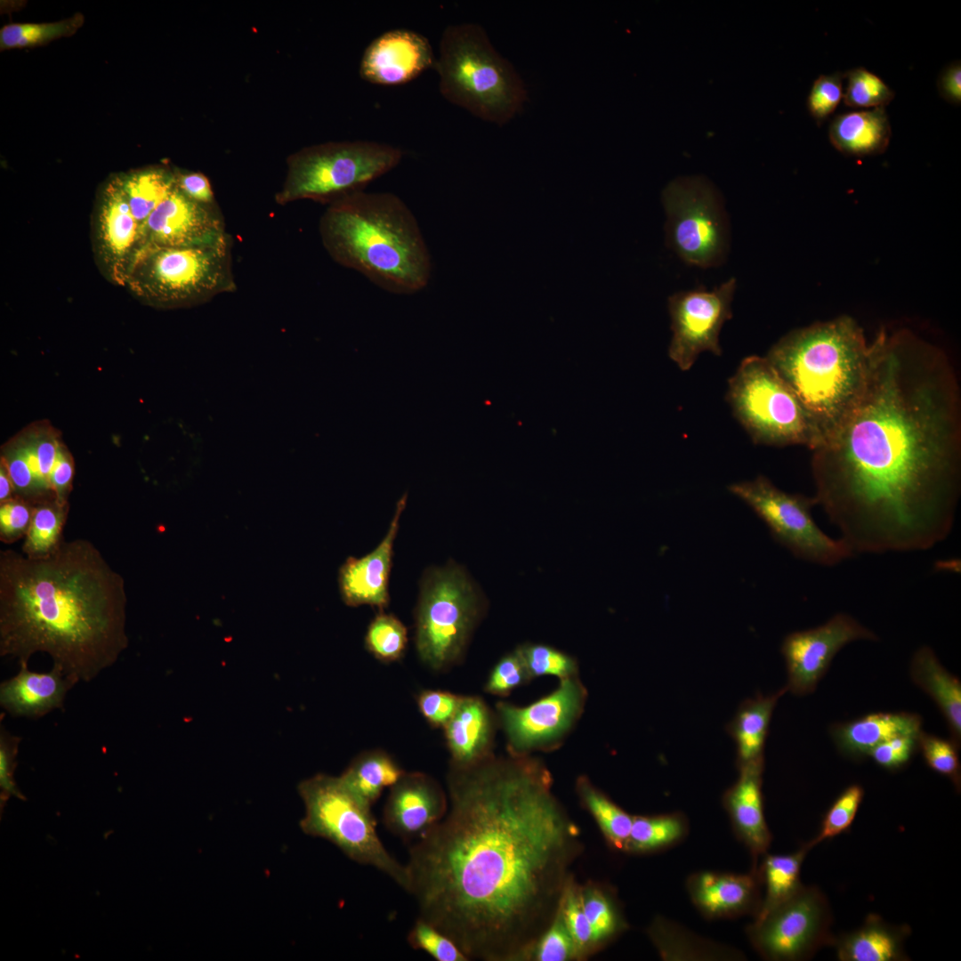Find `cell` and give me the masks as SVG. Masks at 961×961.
I'll list each match as a JSON object with an SVG mask.
<instances>
[{"label":"cell","mask_w":961,"mask_h":961,"mask_svg":"<svg viewBox=\"0 0 961 961\" xmlns=\"http://www.w3.org/2000/svg\"><path fill=\"white\" fill-rule=\"evenodd\" d=\"M447 787L445 816L406 864L418 917L469 960H529L572 877L579 828L530 755L450 764Z\"/></svg>","instance_id":"1"},{"label":"cell","mask_w":961,"mask_h":961,"mask_svg":"<svg viewBox=\"0 0 961 961\" xmlns=\"http://www.w3.org/2000/svg\"><path fill=\"white\" fill-rule=\"evenodd\" d=\"M946 351L909 328L869 343L866 385L813 449L814 498L853 553L931 549L961 492V392Z\"/></svg>","instance_id":"2"},{"label":"cell","mask_w":961,"mask_h":961,"mask_svg":"<svg viewBox=\"0 0 961 961\" xmlns=\"http://www.w3.org/2000/svg\"><path fill=\"white\" fill-rule=\"evenodd\" d=\"M125 580L89 541L61 540L30 557L0 552V655L47 653L75 686L128 646Z\"/></svg>","instance_id":"3"},{"label":"cell","mask_w":961,"mask_h":961,"mask_svg":"<svg viewBox=\"0 0 961 961\" xmlns=\"http://www.w3.org/2000/svg\"><path fill=\"white\" fill-rule=\"evenodd\" d=\"M319 231L335 262L384 290L410 295L429 282L431 257L418 223L392 193L363 190L328 205Z\"/></svg>","instance_id":"4"},{"label":"cell","mask_w":961,"mask_h":961,"mask_svg":"<svg viewBox=\"0 0 961 961\" xmlns=\"http://www.w3.org/2000/svg\"><path fill=\"white\" fill-rule=\"evenodd\" d=\"M868 356L862 329L842 316L791 331L765 357L806 411L820 446L860 400Z\"/></svg>","instance_id":"5"},{"label":"cell","mask_w":961,"mask_h":961,"mask_svg":"<svg viewBox=\"0 0 961 961\" xmlns=\"http://www.w3.org/2000/svg\"><path fill=\"white\" fill-rule=\"evenodd\" d=\"M433 69L441 95L482 120L505 125L527 101L523 81L479 24L448 26Z\"/></svg>","instance_id":"6"},{"label":"cell","mask_w":961,"mask_h":961,"mask_svg":"<svg viewBox=\"0 0 961 961\" xmlns=\"http://www.w3.org/2000/svg\"><path fill=\"white\" fill-rule=\"evenodd\" d=\"M232 239L181 247L141 249L125 287L145 304L176 309L205 303L232 293Z\"/></svg>","instance_id":"7"},{"label":"cell","mask_w":961,"mask_h":961,"mask_svg":"<svg viewBox=\"0 0 961 961\" xmlns=\"http://www.w3.org/2000/svg\"><path fill=\"white\" fill-rule=\"evenodd\" d=\"M403 151L373 141H342L304 147L287 159V174L275 195L279 205L312 200L330 205L363 191L400 164Z\"/></svg>","instance_id":"8"},{"label":"cell","mask_w":961,"mask_h":961,"mask_svg":"<svg viewBox=\"0 0 961 961\" xmlns=\"http://www.w3.org/2000/svg\"><path fill=\"white\" fill-rule=\"evenodd\" d=\"M297 789L305 807L300 820L304 834L331 842L349 859L373 867L407 891L406 865L391 855L382 843L371 805L341 776L319 773L300 782Z\"/></svg>","instance_id":"9"},{"label":"cell","mask_w":961,"mask_h":961,"mask_svg":"<svg viewBox=\"0 0 961 961\" xmlns=\"http://www.w3.org/2000/svg\"><path fill=\"white\" fill-rule=\"evenodd\" d=\"M727 400L756 444L804 445L812 450L820 444L806 411L766 357L741 361L729 380Z\"/></svg>","instance_id":"10"},{"label":"cell","mask_w":961,"mask_h":961,"mask_svg":"<svg viewBox=\"0 0 961 961\" xmlns=\"http://www.w3.org/2000/svg\"><path fill=\"white\" fill-rule=\"evenodd\" d=\"M480 613L477 593L454 563L423 576L415 610V644L421 661L444 671L462 658Z\"/></svg>","instance_id":"11"},{"label":"cell","mask_w":961,"mask_h":961,"mask_svg":"<svg viewBox=\"0 0 961 961\" xmlns=\"http://www.w3.org/2000/svg\"><path fill=\"white\" fill-rule=\"evenodd\" d=\"M731 493L747 504L766 523L772 537L795 556L822 566H834L854 554L841 538L823 532L812 517L816 499L789 494L766 477L732 484Z\"/></svg>","instance_id":"12"},{"label":"cell","mask_w":961,"mask_h":961,"mask_svg":"<svg viewBox=\"0 0 961 961\" xmlns=\"http://www.w3.org/2000/svg\"><path fill=\"white\" fill-rule=\"evenodd\" d=\"M672 248L685 262L707 268L720 263L727 249V225L721 198L699 176L680 177L663 191Z\"/></svg>","instance_id":"13"},{"label":"cell","mask_w":961,"mask_h":961,"mask_svg":"<svg viewBox=\"0 0 961 961\" xmlns=\"http://www.w3.org/2000/svg\"><path fill=\"white\" fill-rule=\"evenodd\" d=\"M829 925V906L825 896L816 887L802 885L788 900L755 917L746 933L763 958L795 961L833 942Z\"/></svg>","instance_id":"14"},{"label":"cell","mask_w":961,"mask_h":961,"mask_svg":"<svg viewBox=\"0 0 961 961\" xmlns=\"http://www.w3.org/2000/svg\"><path fill=\"white\" fill-rule=\"evenodd\" d=\"M587 691L577 675L561 680L550 694L525 706L500 701L497 717L511 755L555 749L581 716Z\"/></svg>","instance_id":"15"},{"label":"cell","mask_w":961,"mask_h":961,"mask_svg":"<svg viewBox=\"0 0 961 961\" xmlns=\"http://www.w3.org/2000/svg\"><path fill=\"white\" fill-rule=\"evenodd\" d=\"M735 289L736 279L731 278L712 290L699 288L669 297L673 336L668 354L681 370H689L703 351L722 354L719 335L732 316Z\"/></svg>","instance_id":"16"},{"label":"cell","mask_w":961,"mask_h":961,"mask_svg":"<svg viewBox=\"0 0 961 961\" xmlns=\"http://www.w3.org/2000/svg\"><path fill=\"white\" fill-rule=\"evenodd\" d=\"M95 262L110 283L125 287L141 248V230L117 178L101 190L91 217Z\"/></svg>","instance_id":"17"},{"label":"cell","mask_w":961,"mask_h":961,"mask_svg":"<svg viewBox=\"0 0 961 961\" xmlns=\"http://www.w3.org/2000/svg\"><path fill=\"white\" fill-rule=\"evenodd\" d=\"M877 636L852 616L837 613L825 624L787 635L781 645L785 658L787 690L803 696L814 691L833 658L846 644Z\"/></svg>","instance_id":"18"},{"label":"cell","mask_w":961,"mask_h":961,"mask_svg":"<svg viewBox=\"0 0 961 961\" xmlns=\"http://www.w3.org/2000/svg\"><path fill=\"white\" fill-rule=\"evenodd\" d=\"M66 445L49 421H36L23 428L1 448L2 462L11 477L15 497L32 505L57 500L52 476Z\"/></svg>","instance_id":"19"},{"label":"cell","mask_w":961,"mask_h":961,"mask_svg":"<svg viewBox=\"0 0 961 961\" xmlns=\"http://www.w3.org/2000/svg\"><path fill=\"white\" fill-rule=\"evenodd\" d=\"M229 234L219 206L197 203L174 187L141 230V249L216 243Z\"/></svg>","instance_id":"20"},{"label":"cell","mask_w":961,"mask_h":961,"mask_svg":"<svg viewBox=\"0 0 961 961\" xmlns=\"http://www.w3.org/2000/svg\"><path fill=\"white\" fill-rule=\"evenodd\" d=\"M448 794L432 777L420 771L404 772L391 787L383 822L406 842L417 841L445 816Z\"/></svg>","instance_id":"21"},{"label":"cell","mask_w":961,"mask_h":961,"mask_svg":"<svg viewBox=\"0 0 961 961\" xmlns=\"http://www.w3.org/2000/svg\"><path fill=\"white\" fill-rule=\"evenodd\" d=\"M436 56L429 40L407 28L386 31L364 50L359 75L368 83L393 86L409 83L430 68Z\"/></svg>","instance_id":"22"},{"label":"cell","mask_w":961,"mask_h":961,"mask_svg":"<svg viewBox=\"0 0 961 961\" xmlns=\"http://www.w3.org/2000/svg\"><path fill=\"white\" fill-rule=\"evenodd\" d=\"M407 500L406 492L397 502L389 529L378 545L360 558L349 557L341 566L339 589L342 599L348 606L369 605L379 611L388 606L394 540Z\"/></svg>","instance_id":"23"},{"label":"cell","mask_w":961,"mask_h":961,"mask_svg":"<svg viewBox=\"0 0 961 961\" xmlns=\"http://www.w3.org/2000/svg\"><path fill=\"white\" fill-rule=\"evenodd\" d=\"M761 886L757 865L746 874L699 871L686 880L692 904L710 920L755 917L762 903Z\"/></svg>","instance_id":"24"},{"label":"cell","mask_w":961,"mask_h":961,"mask_svg":"<svg viewBox=\"0 0 961 961\" xmlns=\"http://www.w3.org/2000/svg\"><path fill=\"white\" fill-rule=\"evenodd\" d=\"M764 759L739 767V778L723 795L722 803L737 838L747 848L757 865L766 853L771 834L767 826L762 793Z\"/></svg>","instance_id":"25"},{"label":"cell","mask_w":961,"mask_h":961,"mask_svg":"<svg viewBox=\"0 0 961 961\" xmlns=\"http://www.w3.org/2000/svg\"><path fill=\"white\" fill-rule=\"evenodd\" d=\"M19 672L1 682L0 705L15 717L37 719L63 707L68 691L74 687L61 669L35 672L21 663Z\"/></svg>","instance_id":"26"},{"label":"cell","mask_w":961,"mask_h":961,"mask_svg":"<svg viewBox=\"0 0 961 961\" xmlns=\"http://www.w3.org/2000/svg\"><path fill=\"white\" fill-rule=\"evenodd\" d=\"M497 717L477 696H462L458 707L444 726L450 764L469 766L493 754Z\"/></svg>","instance_id":"27"},{"label":"cell","mask_w":961,"mask_h":961,"mask_svg":"<svg viewBox=\"0 0 961 961\" xmlns=\"http://www.w3.org/2000/svg\"><path fill=\"white\" fill-rule=\"evenodd\" d=\"M922 719L911 713H872L859 719L836 724L832 738L838 749L850 756L868 755L876 746L900 735L921 732Z\"/></svg>","instance_id":"28"},{"label":"cell","mask_w":961,"mask_h":961,"mask_svg":"<svg viewBox=\"0 0 961 961\" xmlns=\"http://www.w3.org/2000/svg\"><path fill=\"white\" fill-rule=\"evenodd\" d=\"M892 128L884 108L851 111L836 116L828 137L841 153L867 157L883 153L888 147Z\"/></svg>","instance_id":"29"},{"label":"cell","mask_w":961,"mask_h":961,"mask_svg":"<svg viewBox=\"0 0 961 961\" xmlns=\"http://www.w3.org/2000/svg\"><path fill=\"white\" fill-rule=\"evenodd\" d=\"M913 682L940 707L957 746L961 739V683L941 664L933 650L923 646L914 654L910 665Z\"/></svg>","instance_id":"30"},{"label":"cell","mask_w":961,"mask_h":961,"mask_svg":"<svg viewBox=\"0 0 961 961\" xmlns=\"http://www.w3.org/2000/svg\"><path fill=\"white\" fill-rule=\"evenodd\" d=\"M907 933V928L893 927L870 915L859 929L832 943L842 961H900L907 959L903 949Z\"/></svg>","instance_id":"31"},{"label":"cell","mask_w":961,"mask_h":961,"mask_svg":"<svg viewBox=\"0 0 961 961\" xmlns=\"http://www.w3.org/2000/svg\"><path fill=\"white\" fill-rule=\"evenodd\" d=\"M786 686L768 696L761 694L745 699L739 706L726 730L737 748V767L764 759L763 749L775 706L787 692Z\"/></svg>","instance_id":"32"},{"label":"cell","mask_w":961,"mask_h":961,"mask_svg":"<svg viewBox=\"0 0 961 961\" xmlns=\"http://www.w3.org/2000/svg\"><path fill=\"white\" fill-rule=\"evenodd\" d=\"M648 933L665 960H740V951L703 939L663 917H656Z\"/></svg>","instance_id":"33"},{"label":"cell","mask_w":961,"mask_h":961,"mask_svg":"<svg viewBox=\"0 0 961 961\" xmlns=\"http://www.w3.org/2000/svg\"><path fill=\"white\" fill-rule=\"evenodd\" d=\"M404 772L384 751L370 750L357 755L341 778L358 796L372 805L383 790L394 785Z\"/></svg>","instance_id":"34"},{"label":"cell","mask_w":961,"mask_h":961,"mask_svg":"<svg viewBox=\"0 0 961 961\" xmlns=\"http://www.w3.org/2000/svg\"><path fill=\"white\" fill-rule=\"evenodd\" d=\"M810 850L806 843L793 853L763 854L761 864L757 865V872L762 885L765 887V894L754 918L765 915L792 897L802 887L801 868Z\"/></svg>","instance_id":"35"},{"label":"cell","mask_w":961,"mask_h":961,"mask_svg":"<svg viewBox=\"0 0 961 961\" xmlns=\"http://www.w3.org/2000/svg\"><path fill=\"white\" fill-rule=\"evenodd\" d=\"M132 214L141 230L145 222L175 185L174 172L155 166L117 175Z\"/></svg>","instance_id":"36"},{"label":"cell","mask_w":961,"mask_h":961,"mask_svg":"<svg viewBox=\"0 0 961 961\" xmlns=\"http://www.w3.org/2000/svg\"><path fill=\"white\" fill-rule=\"evenodd\" d=\"M688 832V820L684 814L678 812L633 816L625 852L649 853L666 850L682 841Z\"/></svg>","instance_id":"37"},{"label":"cell","mask_w":961,"mask_h":961,"mask_svg":"<svg viewBox=\"0 0 961 961\" xmlns=\"http://www.w3.org/2000/svg\"><path fill=\"white\" fill-rule=\"evenodd\" d=\"M576 789L583 806L593 816L608 844L614 850L626 851L633 816L585 776L577 778Z\"/></svg>","instance_id":"38"},{"label":"cell","mask_w":961,"mask_h":961,"mask_svg":"<svg viewBox=\"0 0 961 961\" xmlns=\"http://www.w3.org/2000/svg\"><path fill=\"white\" fill-rule=\"evenodd\" d=\"M582 900L594 950L617 937L627 925L617 900L597 884L582 886Z\"/></svg>","instance_id":"39"},{"label":"cell","mask_w":961,"mask_h":961,"mask_svg":"<svg viewBox=\"0 0 961 961\" xmlns=\"http://www.w3.org/2000/svg\"><path fill=\"white\" fill-rule=\"evenodd\" d=\"M69 513V503L58 500L33 505V515L25 535L23 553L38 557L51 553L62 540L61 532Z\"/></svg>","instance_id":"40"},{"label":"cell","mask_w":961,"mask_h":961,"mask_svg":"<svg viewBox=\"0 0 961 961\" xmlns=\"http://www.w3.org/2000/svg\"><path fill=\"white\" fill-rule=\"evenodd\" d=\"M83 21V16L77 14L55 22L8 24L0 30V47L5 50L44 44L71 36L82 26Z\"/></svg>","instance_id":"41"},{"label":"cell","mask_w":961,"mask_h":961,"mask_svg":"<svg viewBox=\"0 0 961 961\" xmlns=\"http://www.w3.org/2000/svg\"><path fill=\"white\" fill-rule=\"evenodd\" d=\"M408 645V630L392 614L379 611L368 625L365 635L367 650L383 662L400 659Z\"/></svg>","instance_id":"42"},{"label":"cell","mask_w":961,"mask_h":961,"mask_svg":"<svg viewBox=\"0 0 961 961\" xmlns=\"http://www.w3.org/2000/svg\"><path fill=\"white\" fill-rule=\"evenodd\" d=\"M846 80L843 100L851 108H884L893 100L894 92L876 74L859 67L844 73Z\"/></svg>","instance_id":"43"},{"label":"cell","mask_w":961,"mask_h":961,"mask_svg":"<svg viewBox=\"0 0 961 961\" xmlns=\"http://www.w3.org/2000/svg\"><path fill=\"white\" fill-rule=\"evenodd\" d=\"M561 908L566 926L574 941L579 959H583L594 950L592 932L585 916L582 886L569 879L564 890Z\"/></svg>","instance_id":"44"},{"label":"cell","mask_w":961,"mask_h":961,"mask_svg":"<svg viewBox=\"0 0 961 961\" xmlns=\"http://www.w3.org/2000/svg\"><path fill=\"white\" fill-rule=\"evenodd\" d=\"M529 960H579L576 945L564 922L561 903L552 922L534 944Z\"/></svg>","instance_id":"45"},{"label":"cell","mask_w":961,"mask_h":961,"mask_svg":"<svg viewBox=\"0 0 961 961\" xmlns=\"http://www.w3.org/2000/svg\"><path fill=\"white\" fill-rule=\"evenodd\" d=\"M863 795L864 790L858 784L845 788L825 814L818 835L807 843L809 847L812 849L820 842L846 831L854 820Z\"/></svg>","instance_id":"46"},{"label":"cell","mask_w":961,"mask_h":961,"mask_svg":"<svg viewBox=\"0 0 961 961\" xmlns=\"http://www.w3.org/2000/svg\"><path fill=\"white\" fill-rule=\"evenodd\" d=\"M530 677L553 675L560 680L577 674V661L564 652L544 644L520 646Z\"/></svg>","instance_id":"47"},{"label":"cell","mask_w":961,"mask_h":961,"mask_svg":"<svg viewBox=\"0 0 961 961\" xmlns=\"http://www.w3.org/2000/svg\"><path fill=\"white\" fill-rule=\"evenodd\" d=\"M408 942L437 961H467L458 946L430 923L418 917L408 934Z\"/></svg>","instance_id":"48"},{"label":"cell","mask_w":961,"mask_h":961,"mask_svg":"<svg viewBox=\"0 0 961 961\" xmlns=\"http://www.w3.org/2000/svg\"><path fill=\"white\" fill-rule=\"evenodd\" d=\"M531 679L520 648H517L495 665L484 690L489 694L505 697Z\"/></svg>","instance_id":"49"},{"label":"cell","mask_w":961,"mask_h":961,"mask_svg":"<svg viewBox=\"0 0 961 961\" xmlns=\"http://www.w3.org/2000/svg\"><path fill=\"white\" fill-rule=\"evenodd\" d=\"M927 765L934 771L949 778L956 786H960V763L957 752V746L949 740L925 733L921 731L917 738Z\"/></svg>","instance_id":"50"},{"label":"cell","mask_w":961,"mask_h":961,"mask_svg":"<svg viewBox=\"0 0 961 961\" xmlns=\"http://www.w3.org/2000/svg\"><path fill=\"white\" fill-rule=\"evenodd\" d=\"M844 73L820 75L812 83L807 109L818 125H822L835 111L843 99Z\"/></svg>","instance_id":"51"},{"label":"cell","mask_w":961,"mask_h":961,"mask_svg":"<svg viewBox=\"0 0 961 961\" xmlns=\"http://www.w3.org/2000/svg\"><path fill=\"white\" fill-rule=\"evenodd\" d=\"M462 696L440 690H425L417 698L420 713L435 728H444L456 713Z\"/></svg>","instance_id":"52"},{"label":"cell","mask_w":961,"mask_h":961,"mask_svg":"<svg viewBox=\"0 0 961 961\" xmlns=\"http://www.w3.org/2000/svg\"><path fill=\"white\" fill-rule=\"evenodd\" d=\"M33 515V505L19 497L0 503V539L13 543L26 535Z\"/></svg>","instance_id":"53"},{"label":"cell","mask_w":961,"mask_h":961,"mask_svg":"<svg viewBox=\"0 0 961 961\" xmlns=\"http://www.w3.org/2000/svg\"><path fill=\"white\" fill-rule=\"evenodd\" d=\"M918 735H900L892 738L876 746L868 755L885 769H898L911 758L914 750L918 746Z\"/></svg>","instance_id":"54"},{"label":"cell","mask_w":961,"mask_h":961,"mask_svg":"<svg viewBox=\"0 0 961 961\" xmlns=\"http://www.w3.org/2000/svg\"><path fill=\"white\" fill-rule=\"evenodd\" d=\"M20 738L9 733L4 727L0 731V787L2 800L10 795L20 797L13 779L15 759L18 754Z\"/></svg>","instance_id":"55"},{"label":"cell","mask_w":961,"mask_h":961,"mask_svg":"<svg viewBox=\"0 0 961 961\" xmlns=\"http://www.w3.org/2000/svg\"><path fill=\"white\" fill-rule=\"evenodd\" d=\"M176 187L188 198L204 206H218L207 177L198 172L174 169Z\"/></svg>","instance_id":"56"},{"label":"cell","mask_w":961,"mask_h":961,"mask_svg":"<svg viewBox=\"0 0 961 961\" xmlns=\"http://www.w3.org/2000/svg\"><path fill=\"white\" fill-rule=\"evenodd\" d=\"M75 473L74 458L65 446L55 465L51 483L56 499L61 503H69V496L72 489Z\"/></svg>","instance_id":"57"},{"label":"cell","mask_w":961,"mask_h":961,"mask_svg":"<svg viewBox=\"0 0 961 961\" xmlns=\"http://www.w3.org/2000/svg\"><path fill=\"white\" fill-rule=\"evenodd\" d=\"M937 89L940 95L949 103L959 105L961 102V66L956 61L946 66L939 74Z\"/></svg>","instance_id":"58"},{"label":"cell","mask_w":961,"mask_h":961,"mask_svg":"<svg viewBox=\"0 0 961 961\" xmlns=\"http://www.w3.org/2000/svg\"><path fill=\"white\" fill-rule=\"evenodd\" d=\"M15 497L14 488L5 465L0 462V503Z\"/></svg>","instance_id":"59"}]
</instances>
